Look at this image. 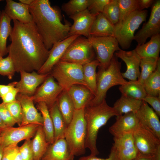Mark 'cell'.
<instances>
[{"label": "cell", "instance_id": "cell-40", "mask_svg": "<svg viewBox=\"0 0 160 160\" xmlns=\"http://www.w3.org/2000/svg\"><path fill=\"white\" fill-rule=\"evenodd\" d=\"M15 71L12 61L8 55L0 61V75L6 76L10 79L15 75Z\"/></svg>", "mask_w": 160, "mask_h": 160}, {"label": "cell", "instance_id": "cell-32", "mask_svg": "<svg viewBox=\"0 0 160 160\" xmlns=\"http://www.w3.org/2000/svg\"><path fill=\"white\" fill-rule=\"evenodd\" d=\"M11 20L4 11H2L0 17V53L2 57L8 53L7 42L12 31Z\"/></svg>", "mask_w": 160, "mask_h": 160}, {"label": "cell", "instance_id": "cell-58", "mask_svg": "<svg viewBox=\"0 0 160 160\" xmlns=\"http://www.w3.org/2000/svg\"><path fill=\"white\" fill-rule=\"evenodd\" d=\"M1 13H2V11H1L0 10V17L1 16Z\"/></svg>", "mask_w": 160, "mask_h": 160}, {"label": "cell", "instance_id": "cell-12", "mask_svg": "<svg viewBox=\"0 0 160 160\" xmlns=\"http://www.w3.org/2000/svg\"><path fill=\"white\" fill-rule=\"evenodd\" d=\"M63 90L50 73L31 97L34 103L44 102L49 109L56 102Z\"/></svg>", "mask_w": 160, "mask_h": 160}, {"label": "cell", "instance_id": "cell-59", "mask_svg": "<svg viewBox=\"0 0 160 160\" xmlns=\"http://www.w3.org/2000/svg\"></svg>", "mask_w": 160, "mask_h": 160}, {"label": "cell", "instance_id": "cell-17", "mask_svg": "<svg viewBox=\"0 0 160 160\" xmlns=\"http://www.w3.org/2000/svg\"><path fill=\"white\" fill-rule=\"evenodd\" d=\"M20 79L16 86L19 93L30 97L32 96L39 86L42 84L49 74H39L34 71L31 72H20Z\"/></svg>", "mask_w": 160, "mask_h": 160}, {"label": "cell", "instance_id": "cell-56", "mask_svg": "<svg viewBox=\"0 0 160 160\" xmlns=\"http://www.w3.org/2000/svg\"><path fill=\"white\" fill-rule=\"evenodd\" d=\"M1 143H2V142H1V134H0V144H1Z\"/></svg>", "mask_w": 160, "mask_h": 160}, {"label": "cell", "instance_id": "cell-22", "mask_svg": "<svg viewBox=\"0 0 160 160\" xmlns=\"http://www.w3.org/2000/svg\"><path fill=\"white\" fill-rule=\"evenodd\" d=\"M4 11L12 20H16L24 23L33 22L29 9V6L12 0H7Z\"/></svg>", "mask_w": 160, "mask_h": 160}, {"label": "cell", "instance_id": "cell-7", "mask_svg": "<svg viewBox=\"0 0 160 160\" xmlns=\"http://www.w3.org/2000/svg\"><path fill=\"white\" fill-rule=\"evenodd\" d=\"M63 89L67 90L75 84L87 87L83 76L82 65L78 64L60 60L49 73Z\"/></svg>", "mask_w": 160, "mask_h": 160}, {"label": "cell", "instance_id": "cell-54", "mask_svg": "<svg viewBox=\"0 0 160 160\" xmlns=\"http://www.w3.org/2000/svg\"><path fill=\"white\" fill-rule=\"evenodd\" d=\"M4 148L1 144H0V160L2 159Z\"/></svg>", "mask_w": 160, "mask_h": 160}, {"label": "cell", "instance_id": "cell-13", "mask_svg": "<svg viewBox=\"0 0 160 160\" xmlns=\"http://www.w3.org/2000/svg\"><path fill=\"white\" fill-rule=\"evenodd\" d=\"M160 32V0L154 1L152 5L150 17L135 35L134 40L138 45L145 43L147 39L159 34Z\"/></svg>", "mask_w": 160, "mask_h": 160}, {"label": "cell", "instance_id": "cell-43", "mask_svg": "<svg viewBox=\"0 0 160 160\" xmlns=\"http://www.w3.org/2000/svg\"><path fill=\"white\" fill-rule=\"evenodd\" d=\"M111 1V0H89L87 9L92 14L102 13L105 6Z\"/></svg>", "mask_w": 160, "mask_h": 160}, {"label": "cell", "instance_id": "cell-23", "mask_svg": "<svg viewBox=\"0 0 160 160\" xmlns=\"http://www.w3.org/2000/svg\"><path fill=\"white\" fill-rule=\"evenodd\" d=\"M74 156L70 152L64 138L49 144L41 160H73Z\"/></svg>", "mask_w": 160, "mask_h": 160}, {"label": "cell", "instance_id": "cell-15", "mask_svg": "<svg viewBox=\"0 0 160 160\" xmlns=\"http://www.w3.org/2000/svg\"><path fill=\"white\" fill-rule=\"evenodd\" d=\"M98 14L91 13L87 9L69 16L73 20V23L70 27L68 37L78 35L88 38L91 27Z\"/></svg>", "mask_w": 160, "mask_h": 160}, {"label": "cell", "instance_id": "cell-35", "mask_svg": "<svg viewBox=\"0 0 160 160\" xmlns=\"http://www.w3.org/2000/svg\"><path fill=\"white\" fill-rule=\"evenodd\" d=\"M143 87L147 95L160 96V58L159 59L156 69L145 81Z\"/></svg>", "mask_w": 160, "mask_h": 160}, {"label": "cell", "instance_id": "cell-24", "mask_svg": "<svg viewBox=\"0 0 160 160\" xmlns=\"http://www.w3.org/2000/svg\"><path fill=\"white\" fill-rule=\"evenodd\" d=\"M66 91L73 102L75 110L85 108L95 96L88 87L81 84L73 85Z\"/></svg>", "mask_w": 160, "mask_h": 160}, {"label": "cell", "instance_id": "cell-55", "mask_svg": "<svg viewBox=\"0 0 160 160\" xmlns=\"http://www.w3.org/2000/svg\"><path fill=\"white\" fill-rule=\"evenodd\" d=\"M6 127L5 125L0 118V130L4 129Z\"/></svg>", "mask_w": 160, "mask_h": 160}, {"label": "cell", "instance_id": "cell-21", "mask_svg": "<svg viewBox=\"0 0 160 160\" xmlns=\"http://www.w3.org/2000/svg\"><path fill=\"white\" fill-rule=\"evenodd\" d=\"M135 113L131 112L116 116L115 122L109 129L113 137L128 133H133L139 126Z\"/></svg>", "mask_w": 160, "mask_h": 160}, {"label": "cell", "instance_id": "cell-10", "mask_svg": "<svg viewBox=\"0 0 160 160\" xmlns=\"http://www.w3.org/2000/svg\"><path fill=\"white\" fill-rule=\"evenodd\" d=\"M88 39L95 52L96 59L100 63L99 66L107 68L114 53L121 49L116 39L114 36H91Z\"/></svg>", "mask_w": 160, "mask_h": 160}, {"label": "cell", "instance_id": "cell-20", "mask_svg": "<svg viewBox=\"0 0 160 160\" xmlns=\"http://www.w3.org/2000/svg\"><path fill=\"white\" fill-rule=\"evenodd\" d=\"M16 99L19 102L22 108L23 120L21 126L31 124L43 126L42 115L35 107L31 97L18 93Z\"/></svg>", "mask_w": 160, "mask_h": 160}, {"label": "cell", "instance_id": "cell-53", "mask_svg": "<svg viewBox=\"0 0 160 160\" xmlns=\"http://www.w3.org/2000/svg\"><path fill=\"white\" fill-rule=\"evenodd\" d=\"M133 160H152L151 159L139 156Z\"/></svg>", "mask_w": 160, "mask_h": 160}, {"label": "cell", "instance_id": "cell-29", "mask_svg": "<svg viewBox=\"0 0 160 160\" xmlns=\"http://www.w3.org/2000/svg\"><path fill=\"white\" fill-rule=\"evenodd\" d=\"M31 140L33 160H41L49 145L46 140L42 126H39Z\"/></svg>", "mask_w": 160, "mask_h": 160}, {"label": "cell", "instance_id": "cell-3", "mask_svg": "<svg viewBox=\"0 0 160 160\" xmlns=\"http://www.w3.org/2000/svg\"><path fill=\"white\" fill-rule=\"evenodd\" d=\"M87 135L85 147L90 151V154L96 156L99 153L96 143L98 131L112 117L119 116L113 108L109 106L105 100L96 105H87L84 108Z\"/></svg>", "mask_w": 160, "mask_h": 160}, {"label": "cell", "instance_id": "cell-52", "mask_svg": "<svg viewBox=\"0 0 160 160\" xmlns=\"http://www.w3.org/2000/svg\"><path fill=\"white\" fill-rule=\"evenodd\" d=\"M14 160H23L18 150L15 155Z\"/></svg>", "mask_w": 160, "mask_h": 160}, {"label": "cell", "instance_id": "cell-2", "mask_svg": "<svg viewBox=\"0 0 160 160\" xmlns=\"http://www.w3.org/2000/svg\"><path fill=\"white\" fill-rule=\"evenodd\" d=\"M33 22L46 48L50 50L53 45L68 37L71 24L61 22L59 9L52 7L48 0H34L29 6Z\"/></svg>", "mask_w": 160, "mask_h": 160}, {"label": "cell", "instance_id": "cell-33", "mask_svg": "<svg viewBox=\"0 0 160 160\" xmlns=\"http://www.w3.org/2000/svg\"><path fill=\"white\" fill-rule=\"evenodd\" d=\"M119 89L121 95L137 100H142L147 95L143 85L137 80L129 81L121 85Z\"/></svg>", "mask_w": 160, "mask_h": 160}, {"label": "cell", "instance_id": "cell-26", "mask_svg": "<svg viewBox=\"0 0 160 160\" xmlns=\"http://www.w3.org/2000/svg\"><path fill=\"white\" fill-rule=\"evenodd\" d=\"M141 59L150 58L158 59L160 51V34L154 35L148 42L137 45L134 49Z\"/></svg>", "mask_w": 160, "mask_h": 160}, {"label": "cell", "instance_id": "cell-30", "mask_svg": "<svg viewBox=\"0 0 160 160\" xmlns=\"http://www.w3.org/2000/svg\"><path fill=\"white\" fill-rule=\"evenodd\" d=\"M142 100L121 95L114 104L113 108L119 115L129 112L135 113L140 108Z\"/></svg>", "mask_w": 160, "mask_h": 160}, {"label": "cell", "instance_id": "cell-9", "mask_svg": "<svg viewBox=\"0 0 160 160\" xmlns=\"http://www.w3.org/2000/svg\"><path fill=\"white\" fill-rule=\"evenodd\" d=\"M81 36L69 46L60 60L83 65L95 59V53L89 39Z\"/></svg>", "mask_w": 160, "mask_h": 160}, {"label": "cell", "instance_id": "cell-28", "mask_svg": "<svg viewBox=\"0 0 160 160\" xmlns=\"http://www.w3.org/2000/svg\"><path fill=\"white\" fill-rule=\"evenodd\" d=\"M49 110L53 126L54 142L60 139L64 138L67 126L60 111L56 101Z\"/></svg>", "mask_w": 160, "mask_h": 160}, {"label": "cell", "instance_id": "cell-16", "mask_svg": "<svg viewBox=\"0 0 160 160\" xmlns=\"http://www.w3.org/2000/svg\"><path fill=\"white\" fill-rule=\"evenodd\" d=\"M135 113L140 125L160 139V122L158 116L152 108L142 100L139 109Z\"/></svg>", "mask_w": 160, "mask_h": 160}, {"label": "cell", "instance_id": "cell-37", "mask_svg": "<svg viewBox=\"0 0 160 160\" xmlns=\"http://www.w3.org/2000/svg\"><path fill=\"white\" fill-rule=\"evenodd\" d=\"M89 2V0H70L63 4L62 10L69 17L87 9Z\"/></svg>", "mask_w": 160, "mask_h": 160}, {"label": "cell", "instance_id": "cell-8", "mask_svg": "<svg viewBox=\"0 0 160 160\" xmlns=\"http://www.w3.org/2000/svg\"><path fill=\"white\" fill-rule=\"evenodd\" d=\"M132 135L139 156L160 160V139L140 125Z\"/></svg>", "mask_w": 160, "mask_h": 160}, {"label": "cell", "instance_id": "cell-18", "mask_svg": "<svg viewBox=\"0 0 160 160\" xmlns=\"http://www.w3.org/2000/svg\"><path fill=\"white\" fill-rule=\"evenodd\" d=\"M80 36H71L55 44L49 50L46 60L37 73L39 74L49 73L54 65L60 60L69 46Z\"/></svg>", "mask_w": 160, "mask_h": 160}, {"label": "cell", "instance_id": "cell-11", "mask_svg": "<svg viewBox=\"0 0 160 160\" xmlns=\"http://www.w3.org/2000/svg\"><path fill=\"white\" fill-rule=\"evenodd\" d=\"M39 125L31 124L16 127H6L0 130L1 144L4 147L11 145H17L23 140L31 139L34 136Z\"/></svg>", "mask_w": 160, "mask_h": 160}, {"label": "cell", "instance_id": "cell-14", "mask_svg": "<svg viewBox=\"0 0 160 160\" xmlns=\"http://www.w3.org/2000/svg\"><path fill=\"white\" fill-rule=\"evenodd\" d=\"M132 134L126 133L113 137L114 143L111 149L119 160H133L139 156Z\"/></svg>", "mask_w": 160, "mask_h": 160}, {"label": "cell", "instance_id": "cell-27", "mask_svg": "<svg viewBox=\"0 0 160 160\" xmlns=\"http://www.w3.org/2000/svg\"><path fill=\"white\" fill-rule=\"evenodd\" d=\"M56 102L68 126L72 119L75 109L73 102L66 90L63 89L58 96Z\"/></svg>", "mask_w": 160, "mask_h": 160}, {"label": "cell", "instance_id": "cell-48", "mask_svg": "<svg viewBox=\"0 0 160 160\" xmlns=\"http://www.w3.org/2000/svg\"><path fill=\"white\" fill-rule=\"evenodd\" d=\"M78 160H119L115 153L112 149H111L110 153L108 157L106 159L98 158L96 156L90 155L80 158Z\"/></svg>", "mask_w": 160, "mask_h": 160}, {"label": "cell", "instance_id": "cell-57", "mask_svg": "<svg viewBox=\"0 0 160 160\" xmlns=\"http://www.w3.org/2000/svg\"><path fill=\"white\" fill-rule=\"evenodd\" d=\"M3 58L2 57L1 55V54L0 53V61Z\"/></svg>", "mask_w": 160, "mask_h": 160}, {"label": "cell", "instance_id": "cell-41", "mask_svg": "<svg viewBox=\"0 0 160 160\" xmlns=\"http://www.w3.org/2000/svg\"><path fill=\"white\" fill-rule=\"evenodd\" d=\"M5 104L16 123L19 126H20L23 120V112L19 102L16 100Z\"/></svg>", "mask_w": 160, "mask_h": 160}, {"label": "cell", "instance_id": "cell-5", "mask_svg": "<svg viewBox=\"0 0 160 160\" xmlns=\"http://www.w3.org/2000/svg\"><path fill=\"white\" fill-rule=\"evenodd\" d=\"M84 108L75 110L72 119L65 134L64 138L69 151L73 156L83 155L86 152L87 128Z\"/></svg>", "mask_w": 160, "mask_h": 160}, {"label": "cell", "instance_id": "cell-1", "mask_svg": "<svg viewBox=\"0 0 160 160\" xmlns=\"http://www.w3.org/2000/svg\"><path fill=\"white\" fill-rule=\"evenodd\" d=\"M13 21L11 43L7 48L15 71L37 72L47 58L49 50L45 47L33 22L24 24Z\"/></svg>", "mask_w": 160, "mask_h": 160}, {"label": "cell", "instance_id": "cell-49", "mask_svg": "<svg viewBox=\"0 0 160 160\" xmlns=\"http://www.w3.org/2000/svg\"><path fill=\"white\" fill-rule=\"evenodd\" d=\"M17 81H14L7 85L0 84V97L6 94L13 88L15 87Z\"/></svg>", "mask_w": 160, "mask_h": 160}, {"label": "cell", "instance_id": "cell-45", "mask_svg": "<svg viewBox=\"0 0 160 160\" xmlns=\"http://www.w3.org/2000/svg\"><path fill=\"white\" fill-rule=\"evenodd\" d=\"M149 103L152 107L156 114L160 116V96L157 97L147 95L143 100Z\"/></svg>", "mask_w": 160, "mask_h": 160}, {"label": "cell", "instance_id": "cell-50", "mask_svg": "<svg viewBox=\"0 0 160 160\" xmlns=\"http://www.w3.org/2000/svg\"><path fill=\"white\" fill-rule=\"evenodd\" d=\"M154 1L153 0H138L139 10L149 8L153 5Z\"/></svg>", "mask_w": 160, "mask_h": 160}, {"label": "cell", "instance_id": "cell-39", "mask_svg": "<svg viewBox=\"0 0 160 160\" xmlns=\"http://www.w3.org/2000/svg\"><path fill=\"white\" fill-rule=\"evenodd\" d=\"M102 13L113 25L119 21V9L118 0H111L105 7Z\"/></svg>", "mask_w": 160, "mask_h": 160}, {"label": "cell", "instance_id": "cell-36", "mask_svg": "<svg viewBox=\"0 0 160 160\" xmlns=\"http://www.w3.org/2000/svg\"><path fill=\"white\" fill-rule=\"evenodd\" d=\"M159 58L158 59L150 58L141 59L140 67L141 68V71L137 80L138 82L143 85L145 81L156 69L158 60Z\"/></svg>", "mask_w": 160, "mask_h": 160}, {"label": "cell", "instance_id": "cell-51", "mask_svg": "<svg viewBox=\"0 0 160 160\" xmlns=\"http://www.w3.org/2000/svg\"><path fill=\"white\" fill-rule=\"evenodd\" d=\"M34 0H19V2L23 4L30 6Z\"/></svg>", "mask_w": 160, "mask_h": 160}, {"label": "cell", "instance_id": "cell-47", "mask_svg": "<svg viewBox=\"0 0 160 160\" xmlns=\"http://www.w3.org/2000/svg\"><path fill=\"white\" fill-rule=\"evenodd\" d=\"M18 93V89L16 87L13 88L1 97L2 102L7 103L15 101L16 100V97Z\"/></svg>", "mask_w": 160, "mask_h": 160}, {"label": "cell", "instance_id": "cell-44", "mask_svg": "<svg viewBox=\"0 0 160 160\" xmlns=\"http://www.w3.org/2000/svg\"><path fill=\"white\" fill-rule=\"evenodd\" d=\"M18 150L23 160H33V154L31 139L25 140L23 144L18 147Z\"/></svg>", "mask_w": 160, "mask_h": 160}, {"label": "cell", "instance_id": "cell-31", "mask_svg": "<svg viewBox=\"0 0 160 160\" xmlns=\"http://www.w3.org/2000/svg\"><path fill=\"white\" fill-rule=\"evenodd\" d=\"M36 107L42 117V127L46 140L49 144H52L54 142V129L48 108L45 103L42 102L37 103Z\"/></svg>", "mask_w": 160, "mask_h": 160}, {"label": "cell", "instance_id": "cell-4", "mask_svg": "<svg viewBox=\"0 0 160 160\" xmlns=\"http://www.w3.org/2000/svg\"><path fill=\"white\" fill-rule=\"evenodd\" d=\"M114 55L106 68L99 66L97 73V90L94 99L88 105L93 106L101 103L105 100L108 90L111 87L122 85L128 82L122 76L121 63Z\"/></svg>", "mask_w": 160, "mask_h": 160}, {"label": "cell", "instance_id": "cell-34", "mask_svg": "<svg viewBox=\"0 0 160 160\" xmlns=\"http://www.w3.org/2000/svg\"><path fill=\"white\" fill-rule=\"evenodd\" d=\"M100 63L96 59L82 65L83 76L88 88L95 95L97 90L96 69Z\"/></svg>", "mask_w": 160, "mask_h": 160}, {"label": "cell", "instance_id": "cell-38", "mask_svg": "<svg viewBox=\"0 0 160 160\" xmlns=\"http://www.w3.org/2000/svg\"><path fill=\"white\" fill-rule=\"evenodd\" d=\"M119 9V22L125 19L132 12L139 10L138 0H118Z\"/></svg>", "mask_w": 160, "mask_h": 160}, {"label": "cell", "instance_id": "cell-6", "mask_svg": "<svg viewBox=\"0 0 160 160\" xmlns=\"http://www.w3.org/2000/svg\"><path fill=\"white\" fill-rule=\"evenodd\" d=\"M147 16V10L135 11L124 20L114 25V36L123 49L130 47L134 39L135 31L145 21Z\"/></svg>", "mask_w": 160, "mask_h": 160}, {"label": "cell", "instance_id": "cell-46", "mask_svg": "<svg viewBox=\"0 0 160 160\" xmlns=\"http://www.w3.org/2000/svg\"><path fill=\"white\" fill-rule=\"evenodd\" d=\"M18 147L17 145H12L4 147L2 160H14Z\"/></svg>", "mask_w": 160, "mask_h": 160}, {"label": "cell", "instance_id": "cell-19", "mask_svg": "<svg viewBox=\"0 0 160 160\" xmlns=\"http://www.w3.org/2000/svg\"><path fill=\"white\" fill-rule=\"evenodd\" d=\"M115 54L117 58L124 61L126 65V71L121 73L123 78L131 81L137 80L140 74L139 68L141 59L135 50L125 51L120 49L115 52Z\"/></svg>", "mask_w": 160, "mask_h": 160}, {"label": "cell", "instance_id": "cell-25", "mask_svg": "<svg viewBox=\"0 0 160 160\" xmlns=\"http://www.w3.org/2000/svg\"><path fill=\"white\" fill-rule=\"evenodd\" d=\"M114 25L112 24L102 13L98 14L92 24L90 36H114Z\"/></svg>", "mask_w": 160, "mask_h": 160}, {"label": "cell", "instance_id": "cell-42", "mask_svg": "<svg viewBox=\"0 0 160 160\" xmlns=\"http://www.w3.org/2000/svg\"><path fill=\"white\" fill-rule=\"evenodd\" d=\"M0 118L7 127H13L16 123L5 103L0 104Z\"/></svg>", "mask_w": 160, "mask_h": 160}]
</instances>
